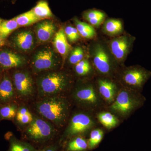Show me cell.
Segmentation results:
<instances>
[{"label":"cell","mask_w":151,"mask_h":151,"mask_svg":"<svg viewBox=\"0 0 151 151\" xmlns=\"http://www.w3.org/2000/svg\"><path fill=\"white\" fill-rule=\"evenodd\" d=\"M17 97L22 99L32 97L35 92V86L32 76L27 70H17L11 77Z\"/></svg>","instance_id":"52a82bcc"},{"label":"cell","mask_w":151,"mask_h":151,"mask_svg":"<svg viewBox=\"0 0 151 151\" xmlns=\"http://www.w3.org/2000/svg\"><path fill=\"white\" fill-rule=\"evenodd\" d=\"M132 43V40L127 36H122L112 40L110 44V48L116 60L120 62L124 60Z\"/></svg>","instance_id":"4fadbf2b"},{"label":"cell","mask_w":151,"mask_h":151,"mask_svg":"<svg viewBox=\"0 0 151 151\" xmlns=\"http://www.w3.org/2000/svg\"><path fill=\"white\" fill-rule=\"evenodd\" d=\"M19 106L14 102L0 105V121L14 120Z\"/></svg>","instance_id":"44dd1931"},{"label":"cell","mask_w":151,"mask_h":151,"mask_svg":"<svg viewBox=\"0 0 151 151\" xmlns=\"http://www.w3.org/2000/svg\"><path fill=\"white\" fill-rule=\"evenodd\" d=\"M37 39L35 34L29 29L19 31L12 36L10 42L14 48L22 52H28L35 47Z\"/></svg>","instance_id":"30bf717a"},{"label":"cell","mask_w":151,"mask_h":151,"mask_svg":"<svg viewBox=\"0 0 151 151\" xmlns=\"http://www.w3.org/2000/svg\"><path fill=\"white\" fill-rule=\"evenodd\" d=\"M70 83V77L65 72L55 70L43 72L37 79L38 95L40 99L62 95Z\"/></svg>","instance_id":"7a4b0ae2"},{"label":"cell","mask_w":151,"mask_h":151,"mask_svg":"<svg viewBox=\"0 0 151 151\" xmlns=\"http://www.w3.org/2000/svg\"><path fill=\"white\" fill-rule=\"evenodd\" d=\"M75 70L78 75L84 76L87 75L91 71V66L87 60H82L76 64Z\"/></svg>","instance_id":"f1b7e54d"},{"label":"cell","mask_w":151,"mask_h":151,"mask_svg":"<svg viewBox=\"0 0 151 151\" xmlns=\"http://www.w3.org/2000/svg\"><path fill=\"white\" fill-rule=\"evenodd\" d=\"M8 140L9 144L8 151H40L29 143L19 140L12 135Z\"/></svg>","instance_id":"d6986e66"},{"label":"cell","mask_w":151,"mask_h":151,"mask_svg":"<svg viewBox=\"0 0 151 151\" xmlns=\"http://www.w3.org/2000/svg\"><path fill=\"white\" fill-rule=\"evenodd\" d=\"M84 58V51L80 47H76L70 52L69 57V61L70 64H77L82 60Z\"/></svg>","instance_id":"4dcf8cb0"},{"label":"cell","mask_w":151,"mask_h":151,"mask_svg":"<svg viewBox=\"0 0 151 151\" xmlns=\"http://www.w3.org/2000/svg\"><path fill=\"white\" fill-rule=\"evenodd\" d=\"M53 44L56 51L63 58H65L70 51L71 46L68 43L64 30L60 29L55 33Z\"/></svg>","instance_id":"e0dca14e"},{"label":"cell","mask_w":151,"mask_h":151,"mask_svg":"<svg viewBox=\"0 0 151 151\" xmlns=\"http://www.w3.org/2000/svg\"><path fill=\"white\" fill-rule=\"evenodd\" d=\"M151 76V72L137 66L129 68L124 73L123 80L129 89L139 92Z\"/></svg>","instance_id":"ba28073f"},{"label":"cell","mask_w":151,"mask_h":151,"mask_svg":"<svg viewBox=\"0 0 151 151\" xmlns=\"http://www.w3.org/2000/svg\"><path fill=\"white\" fill-rule=\"evenodd\" d=\"M74 22L78 33L82 37L91 39L96 35L95 29L92 25L79 21L77 18L74 19Z\"/></svg>","instance_id":"7402d4cb"},{"label":"cell","mask_w":151,"mask_h":151,"mask_svg":"<svg viewBox=\"0 0 151 151\" xmlns=\"http://www.w3.org/2000/svg\"><path fill=\"white\" fill-rule=\"evenodd\" d=\"M58 146L56 144H52L47 146L44 148L40 150V151H57Z\"/></svg>","instance_id":"d6a6232c"},{"label":"cell","mask_w":151,"mask_h":151,"mask_svg":"<svg viewBox=\"0 0 151 151\" xmlns=\"http://www.w3.org/2000/svg\"><path fill=\"white\" fill-rule=\"evenodd\" d=\"M93 64L97 70L103 75L111 73L113 65L108 52L103 45L97 44L92 51Z\"/></svg>","instance_id":"8fae6325"},{"label":"cell","mask_w":151,"mask_h":151,"mask_svg":"<svg viewBox=\"0 0 151 151\" xmlns=\"http://www.w3.org/2000/svg\"><path fill=\"white\" fill-rule=\"evenodd\" d=\"M10 1H11V2L14 3L17 0H10Z\"/></svg>","instance_id":"d590c367"},{"label":"cell","mask_w":151,"mask_h":151,"mask_svg":"<svg viewBox=\"0 0 151 151\" xmlns=\"http://www.w3.org/2000/svg\"><path fill=\"white\" fill-rule=\"evenodd\" d=\"M4 40L0 37V47L2 46L4 44Z\"/></svg>","instance_id":"836d02e7"},{"label":"cell","mask_w":151,"mask_h":151,"mask_svg":"<svg viewBox=\"0 0 151 151\" xmlns=\"http://www.w3.org/2000/svg\"><path fill=\"white\" fill-rule=\"evenodd\" d=\"M54 125L44 119L34 116L32 122L26 127V139L36 144H43L51 140L56 134Z\"/></svg>","instance_id":"277c9868"},{"label":"cell","mask_w":151,"mask_h":151,"mask_svg":"<svg viewBox=\"0 0 151 151\" xmlns=\"http://www.w3.org/2000/svg\"><path fill=\"white\" fill-rule=\"evenodd\" d=\"M88 147V142L84 138L80 136L73 138L68 143L67 151H84Z\"/></svg>","instance_id":"4316f807"},{"label":"cell","mask_w":151,"mask_h":151,"mask_svg":"<svg viewBox=\"0 0 151 151\" xmlns=\"http://www.w3.org/2000/svg\"><path fill=\"white\" fill-rule=\"evenodd\" d=\"M83 18L88 21L89 20L106 18V14L103 11L96 9H92L84 12L82 14Z\"/></svg>","instance_id":"f546056e"},{"label":"cell","mask_w":151,"mask_h":151,"mask_svg":"<svg viewBox=\"0 0 151 151\" xmlns=\"http://www.w3.org/2000/svg\"><path fill=\"white\" fill-rule=\"evenodd\" d=\"M145 97L139 92L133 89H121L110 108L113 113L122 117H126L140 108L144 104Z\"/></svg>","instance_id":"3957f363"},{"label":"cell","mask_w":151,"mask_h":151,"mask_svg":"<svg viewBox=\"0 0 151 151\" xmlns=\"http://www.w3.org/2000/svg\"><path fill=\"white\" fill-rule=\"evenodd\" d=\"M14 19L2 21L0 26V37L4 40L15 30L19 27Z\"/></svg>","instance_id":"cb8c5ba5"},{"label":"cell","mask_w":151,"mask_h":151,"mask_svg":"<svg viewBox=\"0 0 151 151\" xmlns=\"http://www.w3.org/2000/svg\"><path fill=\"white\" fill-rule=\"evenodd\" d=\"M14 19L20 27L28 26L41 20L36 16L32 9L18 16Z\"/></svg>","instance_id":"603a6c76"},{"label":"cell","mask_w":151,"mask_h":151,"mask_svg":"<svg viewBox=\"0 0 151 151\" xmlns=\"http://www.w3.org/2000/svg\"><path fill=\"white\" fill-rule=\"evenodd\" d=\"M60 64V58L53 48L45 46L38 50L33 56L31 67L35 73L55 70Z\"/></svg>","instance_id":"5b68a950"},{"label":"cell","mask_w":151,"mask_h":151,"mask_svg":"<svg viewBox=\"0 0 151 151\" xmlns=\"http://www.w3.org/2000/svg\"><path fill=\"white\" fill-rule=\"evenodd\" d=\"M2 68H1L0 67V79H1V78L2 75H1V73H2Z\"/></svg>","instance_id":"e575fe53"},{"label":"cell","mask_w":151,"mask_h":151,"mask_svg":"<svg viewBox=\"0 0 151 151\" xmlns=\"http://www.w3.org/2000/svg\"><path fill=\"white\" fill-rule=\"evenodd\" d=\"M56 26L52 21L45 20L38 23L35 28L36 37L40 43L50 41L56 33Z\"/></svg>","instance_id":"9a60e30c"},{"label":"cell","mask_w":151,"mask_h":151,"mask_svg":"<svg viewBox=\"0 0 151 151\" xmlns=\"http://www.w3.org/2000/svg\"><path fill=\"white\" fill-rule=\"evenodd\" d=\"M98 85L101 97L108 103H113L118 93L116 84L109 80L100 79L98 81Z\"/></svg>","instance_id":"2e32d148"},{"label":"cell","mask_w":151,"mask_h":151,"mask_svg":"<svg viewBox=\"0 0 151 151\" xmlns=\"http://www.w3.org/2000/svg\"><path fill=\"white\" fill-rule=\"evenodd\" d=\"M98 119L102 125L108 129L114 128L119 124V120L117 117L109 112H104L99 113Z\"/></svg>","instance_id":"d4e9b609"},{"label":"cell","mask_w":151,"mask_h":151,"mask_svg":"<svg viewBox=\"0 0 151 151\" xmlns=\"http://www.w3.org/2000/svg\"><path fill=\"white\" fill-rule=\"evenodd\" d=\"M93 125L91 116L84 113H76L71 117L64 134L68 137L76 136L88 131Z\"/></svg>","instance_id":"9c48e42d"},{"label":"cell","mask_w":151,"mask_h":151,"mask_svg":"<svg viewBox=\"0 0 151 151\" xmlns=\"http://www.w3.org/2000/svg\"><path fill=\"white\" fill-rule=\"evenodd\" d=\"M34 118V116L27 107L21 106H19L14 120L19 126L26 127L32 122Z\"/></svg>","instance_id":"ac0fdd59"},{"label":"cell","mask_w":151,"mask_h":151,"mask_svg":"<svg viewBox=\"0 0 151 151\" xmlns=\"http://www.w3.org/2000/svg\"><path fill=\"white\" fill-rule=\"evenodd\" d=\"M32 10L36 16L40 20L50 18L53 17V14L48 3L45 0H40L38 2Z\"/></svg>","instance_id":"ffe728a7"},{"label":"cell","mask_w":151,"mask_h":151,"mask_svg":"<svg viewBox=\"0 0 151 151\" xmlns=\"http://www.w3.org/2000/svg\"><path fill=\"white\" fill-rule=\"evenodd\" d=\"M16 97L12 78L5 73L0 79V105L14 102Z\"/></svg>","instance_id":"5bb4252c"},{"label":"cell","mask_w":151,"mask_h":151,"mask_svg":"<svg viewBox=\"0 0 151 151\" xmlns=\"http://www.w3.org/2000/svg\"><path fill=\"white\" fill-rule=\"evenodd\" d=\"M103 131L99 129L93 130L90 134L88 142V147L90 149L94 148L102 141L103 137Z\"/></svg>","instance_id":"83f0119b"},{"label":"cell","mask_w":151,"mask_h":151,"mask_svg":"<svg viewBox=\"0 0 151 151\" xmlns=\"http://www.w3.org/2000/svg\"><path fill=\"white\" fill-rule=\"evenodd\" d=\"M104 28V30L107 33L111 35H115L122 31L123 25L120 20L110 19L105 22Z\"/></svg>","instance_id":"484cf974"},{"label":"cell","mask_w":151,"mask_h":151,"mask_svg":"<svg viewBox=\"0 0 151 151\" xmlns=\"http://www.w3.org/2000/svg\"><path fill=\"white\" fill-rule=\"evenodd\" d=\"M35 108L43 119L60 128L67 121L70 105L65 97L58 95L42 98L36 103Z\"/></svg>","instance_id":"6da1fadb"},{"label":"cell","mask_w":151,"mask_h":151,"mask_svg":"<svg viewBox=\"0 0 151 151\" xmlns=\"http://www.w3.org/2000/svg\"><path fill=\"white\" fill-rule=\"evenodd\" d=\"M65 35L68 39L70 42H73L77 40L80 35L78 33L77 29L71 26H68L64 29Z\"/></svg>","instance_id":"1f68e13d"},{"label":"cell","mask_w":151,"mask_h":151,"mask_svg":"<svg viewBox=\"0 0 151 151\" xmlns=\"http://www.w3.org/2000/svg\"><path fill=\"white\" fill-rule=\"evenodd\" d=\"M72 96L76 103L84 108L94 109L101 103V96L91 84L78 85L73 90Z\"/></svg>","instance_id":"8992f818"},{"label":"cell","mask_w":151,"mask_h":151,"mask_svg":"<svg viewBox=\"0 0 151 151\" xmlns=\"http://www.w3.org/2000/svg\"><path fill=\"white\" fill-rule=\"evenodd\" d=\"M2 19L0 18V26H1V23L2 22Z\"/></svg>","instance_id":"8d00e7d4"},{"label":"cell","mask_w":151,"mask_h":151,"mask_svg":"<svg viewBox=\"0 0 151 151\" xmlns=\"http://www.w3.org/2000/svg\"><path fill=\"white\" fill-rule=\"evenodd\" d=\"M26 63V58L21 55L9 50H0V67L2 69L18 68Z\"/></svg>","instance_id":"7c38bea8"}]
</instances>
